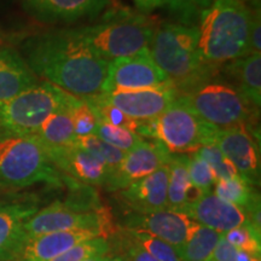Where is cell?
<instances>
[{
    "label": "cell",
    "mask_w": 261,
    "mask_h": 261,
    "mask_svg": "<svg viewBox=\"0 0 261 261\" xmlns=\"http://www.w3.org/2000/svg\"><path fill=\"white\" fill-rule=\"evenodd\" d=\"M40 83L24 58L12 48L0 47V102Z\"/></svg>",
    "instance_id": "cell-21"
},
{
    "label": "cell",
    "mask_w": 261,
    "mask_h": 261,
    "mask_svg": "<svg viewBox=\"0 0 261 261\" xmlns=\"http://www.w3.org/2000/svg\"><path fill=\"white\" fill-rule=\"evenodd\" d=\"M168 81L150 56L149 48H145L133 56L110 61L100 93L152 89Z\"/></svg>",
    "instance_id": "cell-10"
},
{
    "label": "cell",
    "mask_w": 261,
    "mask_h": 261,
    "mask_svg": "<svg viewBox=\"0 0 261 261\" xmlns=\"http://www.w3.org/2000/svg\"><path fill=\"white\" fill-rule=\"evenodd\" d=\"M133 2L136 3L137 8L145 12L152 11L165 5V0H133Z\"/></svg>",
    "instance_id": "cell-39"
},
{
    "label": "cell",
    "mask_w": 261,
    "mask_h": 261,
    "mask_svg": "<svg viewBox=\"0 0 261 261\" xmlns=\"http://www.w3.org/2000/svg\"><path fill=\"white\" fill-rule=\"evenodd\" d=\"M255 12L247 0H213L202 12L198 48L205 63L232 62L248 55L250 25Z\"/></svg>",
    "instance_id": "cell-3"
},
{
    "label": "cell",
    "mask_w": 261,
    "mask_h": 261,
    "mask_svg": "<svg viewBox=\"0 0 261 261\" xmlns=\"http://www.w3.org/2000/svg\"><path fill=\"white\" fill-rule=\"evenodd\" d=\"M74 144L81 149L86 150L87 152L93 155L100 162H103L107 166V168L109 169L110 175L116 171V168L119 167L126 154L122 150H119L108 144L107 142H104V140L100 139L96 135L76 137Z\"/></svg>",
    "instance_id": "cell-27"
},
{
    "label": "cell",
    "mask_w": 261,
    "mask_h": 261,
    "mask_svg": "<svg viewBox=\"0 0 261 261\" xmlns=\"http://www.w3.org/2000/svg\"><path fill=\"white\" fill-rule=\"evenodd\" d=\"M172 154L159 142L142 140L138 145L125 154L116 171L110 175L106 188L108 191L117 192L133 182L148 177L171 161Z\"/></svg>",
    "instance_id": "cell-14"
},
{
    "label": "cell",
    "mask_w": 261,
    "mask_h": 261,
    "mask_svg": "<svg viewBox=\"0 0 261 261\" xmlns=\"http://www.w3.org/2000/svg\"><path fill=\"white\" fill-rule=\"evenodd\" d=\"M191 220L220 233L250 223L249 215L242 208L221 200L213 192L204 194L197 201L188 204L180 211Z\"/></svg>",
    "instance_id": "cell-17"
},
{
    "label": "cell",
    "mask_w": 261,
    "mask_h": 261,
    "mask_svg": "<svg viewBox=\"0 0 261 261\" xmlns=\"http://www.w3.org/2000/svg\"><path fill=\"white\" fill-rule=\"evenodd\" d=\"M98 236L103 234L91 230L60 231L41 234L24 241L11 261H52L75 244Z\"/></svg>",
    "instance_id": "cell-19"
},
{
    "label": "cell",
    "mask_w": 261,
    "mask_h": 261,
    "mask_svg": "<svg viewBox=\"0 0 261 261\" xmlns=\"http://www.w3.org/2000/svg\"><path fill=\"white\" fill-rule=\"evenodd\" d=\"M109 3L110 0H25L33 15L50 22H75L94 17Z\"/></svg>",
    "instance_id": "cell-20"
},
{
    "label": "cell",
    "mask_w": 261,
    "mask_h": 261,
    "mask_svg": "<svg viewBox=\"0 0 261 261\" xmlns=\"http://www.w3.org/2000/svg\"><path fill=\"white\" fill-rule=\"evenodd\" d=\"M180 96L201 119L219 128L250 126L256 109L234 86L210 80Z\"/></svg>",
    "instance_id": "cell-9"
},
{
    "label": "cell",
    "mask_w": 261,
    "mask_h": 261,
    "mask_svg": "<svg viewBox=\"0 0 261 261\" xmlns=\"http://www.w3.org/2000/svg\"><path fill=\"white\" fill-rule=\"evenodd\" d=\"M156 27L146 16L120 11L106 16L99 23L73 31L94 52L110 62L149 48Z\"/></svg>",
    "instance_id": "cell-6"
},
{
    "label": "cell",
    "mask_w": 261,
    "mask_h": 261,
    "mask_svg": "<svg viewBox=\"0 0 261 261\" xmlns=\"http://www.w3.org/2000/svg\"><path fill=\"white\" fill-rule=\"evenodd\" d=\"M261 50V22L260 12L254 14L252 25L249 32V42H248V55L260 54Z\"/></svg>",
    "instance_id": "cell-38"
},
{
    "label": "cell",
    "mask_w": 261,
    "mask_h": 261,
    "mask_svg": "<svg viewBox=\"0 0 261 261\" xmlns=\"http://www.w3.org/2000/svg\"><path fill=\"white\" fill-rule=\"evenodd\" d=\"M228 74L236 81V89L254 108L261 104V55L252 54L231 62Z\"/></svg>",
    "instance_id": "cell-25"
},
{
    "label": "cell",
    "mask_w": 261,
    "mask_h": 261,
    "mask_svg": "<svg viewBox=\"0 0 261 261\" xmlns=\"http://www.w3.org/2000/svg\"><path fill=\"white\" fill-rule=\"evenodd\" d=\"M168 165L117 191L120 201L135 213H154L168 210Z\"/></svg>",
    "instance_id": "cell-18"
},
{
    "label": "cell",
    "mask_w": 261,
    "mask_h": 261,
    "mask_svg": "<svg viewBox=\"0 0 261 261\" xmlns=\"http://www.w3.org/2000/svg\"><path fill=\"white\" fill-rule=\"evenodd\" d=\"M179 91L172 81L152 89L116 91L112 93H98L104 102L119 108L121 112L137 121H149L165 112L179 97Z\"/></svg>",
    "instance_id": "cell-11"
},
{
    "label": "cell",
    "mask_w": 261,
    "mask_h": 261,
    "mask_svg": "<svg viewBox=\"0 0 261 261\" xmlns=\"http://www.w3.org/2000/svg\"><path fill=\"white\" fill-rule=\"evenodd\" d=\"M213 0H165V5H167L172 12H174L184 24L200 18L202 12L212 4Z\"/></svg>",
    "instance_id": "cell-36"
},
{
    "label": "cell",
    "mask_w": 261,
    "mask_h": 261,
    "mask_svg": "<svg viewBox=\"0 0 261 261\" xmlns=\"http://www.w3.org/2000/svg\"><path fill=\"white\" fill-rule=\"evenodd\" d=\"M5 192H11V191H6V190H4V189H3L2 187H0V195L5 194Z\"/></svg>",
    "instance_id": "cell-44"
},
{
    "label": "cell",
    "mask_w": 261,
    "mask_h": 261,
    "mask_svg": "<svg viewBox=\"0 0 261 261\" xmlns=\"http://www.w3.org/2000/svg\"><path fill=\"white\" fill-rule=\"evenodd\" d=\"M104 261H127V259L120 253H110L108 254Z\"/></svg>",
    "instance_id": "cell-41"
},
{
    "label": "cell",
    "mask_w": 261,
    "mask_h": 261,
    "mask_svg": "<svg viewBox=\"0 0 261 261\" xmlns=\"http://www.w3.org/2000/svg\"><path fill=\"white\" fill-rule=\"evenodd\" d=\"M149 52L179 93L210 80L212 65L205 63L201 56L196 27L184 23L158 25L149 45Z\"/></svg>",
    "instance_id": "cell-4"
},
{
    "label": "cell",
    "mask_w": 261,
    "mask_h": 261,
    "mask_svg": "<svg viewBox=\"0 0 261 261\" xmlns=\"http://www.w3.org/2000/svg\"><path fill=\"white\" fill-rule=\"evenodd\" d=\"M214 195L221 200L242 208L249 215V220L256 227L260 223V196L255 191V187L250 185L241 177L230 179H218L213 188Z\"/></svg>",
    "instance_id": "cell-24"
},
{
    "label": "cell",
    "mask_w": 261,
    "mask_h": 261,
    "mask_svg": "<svg viewBox=\"0 0 261 261\" xmlns=\"http://www.w3.org/2000/svg\"><path fill=\"white\" fill-rule=\"evenodd\" d=\"M112 253L110 238L98 236L75 244L67 252L61 254L52 261H85L98 255H107Z\"/></svg>",
    "instance_id": "cell-29"
},
{
    "label": "cell",
    "mask_w": 261,
    "mask_h": 261,
    "mask_svg": "<svg viewBox=\"0 0 261 261\" xmlns=\"http://www.w3.org/2000/svg\"><path fill=\"white\" fill-rule=\"evenodd\" d=\"M5 42V35H3L2 33H0V47H2V45Z\"/></svg>",
    "instance_id": "cell-43"
},
{
    "label": "cell",
    "mask_w": 261,
    "mask_h": 261,
    "mask_svg": "<svg viewBox=\"0 0 261 261\" xmlns=\"http://www.w3.org/2000/svg\"><path fill=\"white\" fill-rule=\"evenodd\" d=\"M76 96L68 94L63 103L41 123L34 137L44 148H61L74 144L75 136L71 109Z\"/></svg>",
    "instance_id": "cell-22"
},
{
    "label": "cell",
    "mask_w": 261,
    "mask_h": 261,
    "mask_svg": "<svg viewBox=\"0 0 261 261\" xmlns=\"http://www.w3.org/2000/svg\"><path fill=\"white\" fill-rule=\"evenodd\" d=\"M237 261H261V257L253 255V254H250V253L244 252V250L238 249Z\"/></svg>",
    "instance_id": "cell-40"
},
{
    "label": "cell",
    "mask_w": 261,
    "mask_h": 261,
    "mask_svg": "<svg viewBox=\"0 0 261 261\" xmlns=\"http://www.w3.org/2000/svg\"><path fill=\"white\" fill-rule=\"evenodd\" d=\"M94 135L114 148L122 150L123 152L132 150L143 140L142 137L137 135L136 132L122 128V127L109 125L106 122H98Z\"/></svg>",
    "instance_id": "cell-31"
},
{
    "label": "cell",
    "mask_w": 261,
    "mask_h": 261,
    "mask_svg": "<svg viewBox=\"0 0 261 261\" xmlns=\"http://www.w3.org/2000/svg\"><path fill=\"white\" fill-rule=\"evenodd\" d=\"M68 94L60 87L42 81L0 102V136H34Z\"/></svg>",
    "instance_id": "cell-8"
},
{
    "label": "cell",
    "mask_w": 261,
    "mask_h": 261,
    "mask_svg": "<svg viewBox=\"0 0 261 261\" xmlns=\"http://www.w3.org/2000/svg\"><path fill=\"white\" fill-rule=\"evenodd\" d=\"M203 195L191 182L188 171V155H172L168 163V210L180 212Z\"/></svg>",
    "instance_id": "cell-23"
},
{
    "label": "cell",
    "mask_w": 261,
    "mask_h": 261,
    "mask_svg": "<svg viewBox=\"0 0 261 261\" xmlns=\"http://www.w3.org/2000/svg\"><path fill=\"white\" fill-rule=\"evenodd\" d=\"M108 255V254H107ZM107 255H98V256H94V257H91L89 260H85V261H104L106 260Z\"/></svg>",
    "instance_id": "cell-42"
},
{
    "label": "cell",
    "mask_w": 261,
    "mask_h": 261,
    "mask_svg": "<svg viewBox=\"0 0 261 261\" xmlns=\"http://www.w3.org/2000/svg\"><path fill=\"white\" fill-rule=\"evenodd\" d=\"M71 117H73L75 136L85 137L94 135L98 126V119L84 98H76L71 109Z\"/></svg>",
    "instance_id": "cell-35"
},
{
    "label": "cell",
    "mask_w": 261,
    "mask_h": 261,
    "mask_svg": "<svg viewBox=\"0 0 261 261\" xmlns=\"http://www.w3.org/2000/svg\"><path fill=\"white\" fill-rule=\"evenodd\" d=\"M215 144L232 163L241 178L253 187L259 184L260 151L250 126L234 125L220 128Z\"/></svg>",
    "instance_id": "cell-13"
},
{
    "label": "cell",
    "mask_w": 261,
    "mask_h": 261,
    "mask_svg": "<svg viewBox=\"0 0 261 261\" xmlns=\"http://www.w3.org/2000/svg\"><path fill=\"white\" fill-rule=\"evenodd\" d=\"M81 98L86 100V103L89 104L91 109L93 110V113L96 114L98 122H106L113 126L122 127V128L129 129L132 132H136L137 135H139L140 125H142L143 121H137V120L126 115L119 108L100 99L97 94Z\"/></svg>",
    "instance_id": "cell-28"
},
{
    "label": "cell",
    "mask_w": 261,
    "mask_h": 261,
    "mask_svg": "<svg viewBox=\"0 0 261 261\" xmlns=\"http://www.w3.org/2000/svg\"><path fill=\"white\" fill-rule=\"evenodd\" d=\"M188 171L191 182L203 194L213 191L214 184L217 181L213 169L204 160L196 154L188 155Z\"/></svg>",
    "instance_id": "cell-34"
},
{
    "label": "cell",
    "mask_w": 261,
    "mask_h": 261,
    "mask_svg": "<svg viewBox=\"0 0 261 261\" xmlns=\"http://www.w3.org/2000/svg\"><path fill=\"white\" fill-rule=\"evenodd\" d=\"M238 249L221 236L215 247L211 261H237Z\"/></svg>",
    "instance_id": "cell-37"
},
{
    "label": "cell",
    "mask_w": 261,
    "mask_h": 261,
    "mask_svg": "<svg viewBox=\"0 0 261 261\" xmlns=\"http://www.w3.org/2000/svg\"><path fill=\"white\" fill-rule=\"evenodd\" d=\"M39 208L34 195L16 191L0 195V261H11L22 242V228Z\"/></svg>",
    "instance_id": "cell-12"
},
{
    "label": "cell",
    "mask_w": 261,
    "mask_h": 261,
    "mask_svg": "<svg viewBox=\"0 0 261 261\" xmlns=\"http://www.w3.org/2000/svg\"><path fill=\"white\" fill-rule=\"evenodd\" d=\"M63 182L70 188V195L65 201L52 202L29 218L22 228L21 244L29 238L60 231L91 230L108 238L115 232L112 214L92 188L68 178H63Z\"/></svg>",
    "instance_id": "cell-2"
},
{
    "label": "cell",
    "mask_w": 261,
    "mask_h": 261,
    "mask_svg": "<svg viewBox=\"0 0 261 261\" xmlns=\"http://www.w3.org/2000/svg\"><path fill=\"white\" fill-rule=\"evenodd\" d=\"M44 149L62 177L89 187H106L109 180L107 166L75 144Z\"/></svg>",
    "instance_id": "cell-16"
},
{
    "label": "cell",
    "mask_w": 261,
    "mask_h": 261,
    "mask_svg": "<svg viewBox=\"0 0 261 261\" xmlns=\"http://www.w3.org/2000/svg\"><path fill=\"white\" fill-rule=\"evenodd\" d=\"M195 221L180 212L165 210L154 213L130 212L123 218L121 227L151 234L178 250L187 242Z\"/></svg>",
    "instance_id": "cell-15"
},
{
    "label": "cell",
    "mask_w": 261,
    "mask_h": 261,
    "mask_svg": "<svg viewBox=\"0 0 261 261\" xmlns=\"http://www.w3.org/2000/svg\"><path fill=\"white\" fill-rule=\"evenodd\" d=\"M125 228V227H123ZM125 230L132 237L136 243H138L143 249L146 250L150 255L158 261H182L178 250L174 247L168 244L165 241L156 238L151 234L145 232H139V231Z\"/></svg>",
    "instance_id": "cell-30"
},
{
    "label": "cell",
    "mask_w": 261,
    "mask_h": 261,
    "mask_svg": "<svg viewBox=\"0 0 261 261\" xmlns=\"http://www.w3.org/2000/svg\"><path fill=\"white\" fill-rule=\"evenodd\" d=\"M223 236L237 249L244 250L255 256L261 255V231L257 230L252 223L232 228L223 233Z\"/></svg>",
    "instance_id": "cell-32"
},
{
    "label": "cell",
    "mask_w": 261,
    "mask_h": 261,
    "mask_svg": "<svg viewBox=\"0 0 261 261\" xmlns=\"http://www.w3.org/2000/svg\"><path fill=\"white\" fill-rule=\"evenodd\" d=\"M198 155L202 160H204L211 168L213 169L215 177L218 179H230L234 177H240L237 169L233 167V165L223 155L218 145L213 143V144H208L202 146L195 152Z\"/></svg>",
    "instance_id": "cell-33"
},
{
    "label": "cell",
    "mask_w": 261,
    "mask_h": 261,
    "mask_svg": "<svg viewBox=\"0 0 261 261\" xmlns=\"http://www.w3.org/2000/svg\"><path fill=\"white\" fill-rule=\"evenodd\" d=\"M223 233L195 221L187 242L179 249L182 261H211Z\"/></svg>",
    "instance_id": "cell-26"
},
{
    "label": "cell",
    "mask_w": 261,
    "mask_h": 261,
    "mask_svg": "<svg viewBox=\"0 0 261 261\" xmlns=\"http://www.w3.org/2000/svg\"><path fill=\"white\" fill-rule=\"evenodd\" d=\"M219 130L201 119L179 94L161 115L142 122L139 135L155 139L172 155H191L215 143Z\"/></svg>",
    "instance_id": "cell-7"
},
{
    "label": "cell",
    "mask_w": 261,
    "mask_h": 261,
    "mask_svg": "<svg viewBox=\"0 0 261 261\" xmlns=\"http://www.w3.org/2000/svg\"><path fill=\"white\" fill-rule=\"evenodd\" d=\"M39 182L63 185L44 146L34 136H0V187L17 191Z\"/></svg>",
    "instance_id": "cell-5"
},
{
    "label": "cell",
    "mask_w": 261,
    "mask_h": 261,
    "mask_svg": "<svg viewBox=\"0 0 261 261\" xmlns=\"http://www.w3.org/2000/svg\"><path fill=\"white\" fill-rule=\"evenodd\" d=\"M24 61L33 73L76 97L100 93L108 64L73 29L44 33L23 45Z\"/></svg>",
    "instance_id": "cell-1"
}]
</instances>
